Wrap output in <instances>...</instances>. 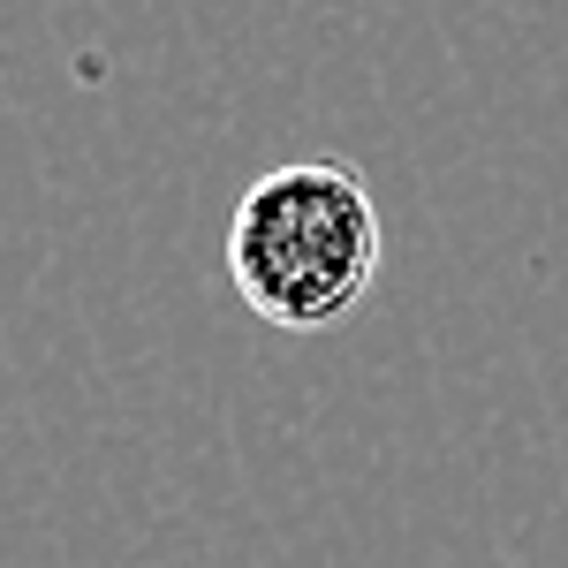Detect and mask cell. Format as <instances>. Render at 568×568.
Returning a JSON list of instances; mask_svg holds the SVG:
<instances>
[{
  "instance_id": "cell-1",
  "label": "cell",
  "mask_w": 568,
  "mask_h": 568,
  "mask_svg": "<svg viewBox=\"0 0 568 568\" xmlns=\"http://www.w3.org/2000/svg\"><path fill=\"white\" fill-rule=\"evenodd\" d=\"M227 288L273 334H334L372 304L387 227L349 160H281L227 213Z\"/></svg>"
}]
</instances>
